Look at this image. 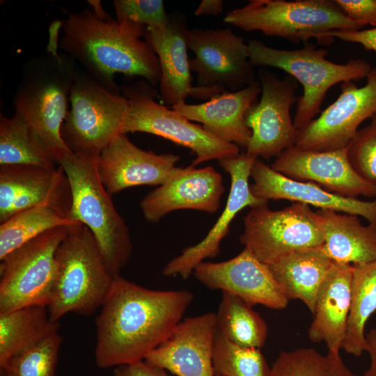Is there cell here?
Returning <instances> with one entry per match:
<instances>
[{
    "instance_id": "1",
    "label": "cell",
    "mask_w": 376,
    "mask_h": 376,
    "mask_svg": "<svg viewBox=\"0 0 376 376\" xmlns=\"http://www.w3.org/2000/svg\"><path fill=\"white\" fill-rule=\"evenodd\" d=\"M193 299L194 295L186 290H151L115 276L95 319L97 366L144 360L181 321Z\"/></svg>"
},
{
    "instance_id": "2",
    "label": "cell",
    "mask_w": 376,
    "mask_h": 376,
    "mask_svg": "<svg viewBox=\"0 0 376 376\" xmlns=\"http://www.w3.org/2000/svg\"><path fill=\"white\" fill-rule=\"evenodd\" d=\"M146 29L84 10L68 14L63 24L60 47L112 92L119 93L113 81L116 73L142 77L155 87L160 80V65L152 46L141 39Z\"/></svg>"
},
{
    "instance_id": "3",
    "label": "cell",
    "mask_w": 376,
    "mask_h": 376,
    "mask_svg": "<svg viewBox=\"0 0 376 376\" xmlns=\"http://www.w3.org/2000/svg\"><path fill=\"white\" fill-rule=\"evenodd\" d=\"M68 54H51L31 60L13 98L15 113L23 118L58 164L72 153L61 136L77 73Z\"/></svg>"
},
{
    "instance_id": "4",
    "label": "cell",
    "mask_w": 376,
    "mask_h": 376,
    "mask_svg": "<svg viewBox=\"0 0 376 376\" xmlns=\"http://www.w3.org/2000/svg\"><path fill=\"white\" fill-rule=\"evenodd\" d=\"M56 258V280L47 306L51 320L58 322L69 313H94L107 299L115 276L88 228L81 223L70 226Z\"/></svg>"
},
{
    "instance_id": "5",
    "label": "cell",
    "mask_w": 376,
    "mask_h": 376,
    "mask_svg": "<svg viewBox=\"0 0 376 376\" xmlns=\"http://www.w3.org/2000/svg\"><path fill=\"white\" fill-rule=\"evenodd\" d=\"M224 21L245 31H260L295 43L315 39L321 45L333 42L334 31L363 27L350 19L335 0H251L228 12Z\"/></svg>"
},
{
    "instance_id": "6",
    "label": "cell",
    "mask_w": 376,
    "mask_h": 376,
    "mask_svg": "<svg viewBox=\"0 0 376 376\" xmlns=\"http://www.w3.org/2000/svg\"><path fill=\"white\" fill-rule=\"evenodd\" d=\"M58 165L71 187L70 219L88 228L110 272L119 275L132 255V243L124 219L100 178L95 160L71 153Z\"/></svg>"
},
{
    "instance_id": "7",
    "label": "cell",
    "mask_w": 376,
    "mask_h": 376,
    "mask_svg": "<svg viewBox=\"0 0 376 376\" xmlns=\"http://www.w3.org/2000/svg\"><path fill=\"white\" fill-rule=\"evenodd\" d=\"M253 67L270 66L286 72L303 86L293 120L297 130L306 127L320 111L327 91L334 85L366 77L371 67L360 58L338 64L326 58L327 51L309 42L295 50L279 49L258 40L248 42Z\"/></svg>"
},
{
    "instance_id": "8",
    "label": "cell",
    "mask_w": 376,
    "mask_h": 376,
    "mask_svg": "<svg viewBox=\"0 0 376 376\" xmlns=\"http://www.w3.org/2000/svg\"><path fill=\"white\" fill-rule=\"evenodd\" d=\"M70 102L61 127L62 139L72 153L95 160L122 133L129 101L90 75L77 72Z\"/></svg>"
},
{
    "instance_id": "9",
    "label": "cell",
    "mask_w": 376,
    "mask_h": 376,
    "mask_svg": "<svg viewBox=\"0 0 376 376\" xmlns=\"http://www.w3.org/2000/svg\"><path fill=\"white\" fill-rule=\"evenodd\" d=\"M129 109L122 133L155 134L190 149L196 157L194 166L210 160H221L240 153L239 146L224 141L194 124L172 108L155 100L156 91L146 80L123 86Z\"/></svg>"
},
{
    "instance_id": "10",
    "label": "cell",
    "mask_w": 376,
    "mask_h": 376,
    "mask_svg": "<svg viewBox=\"0 0 376 376\" xmlns=\"http://www.w3.org/2000/svg\"><path fill=\"white\" fill-rule=\"evenodd\" d=\"M69 228L47 230L1 260L0 313L49 305L56 276V251Z\"/></svg>"
},
{
    "instance_id": "11",
    "label": "cell",
    "mask_w": 376,
    "mask_h": 376,
    "mask_svg": "<svg viewBox=\"0 0 376 376\" xmlns=\"http://www.w3.org/2000/svg\"><path fill=\"white\" fill-rule=\"evenodd\" d=\"M240 242L260 262L270 265L290 253L321 247L322 217L308 205L293 202L272 210L267 204L251 208L244 217Z\"/></svg>"
},
{
    "instance_id": "12",
    "label": "cell",
    "mask_w": 376,
    "mask_h": 376,
    "mask_svg": "<svg viewBox=\"0 0 376 376\" xmlns=\"http://www.w3.org/2000/svg\"><path fill=\"white\" fill-rule=\"evenodd\" d=\"M188 47L195 54L189 65L198 88L235 92L257 81L248 44L230 29H189Z\"/></svg>"
},
{
    "instance_id": "13",
    "label": "cell",
    "mask_w": 376,
    "mask_h": 376,
    "mask_svg": "<svg viewBox=\"0 0 376 376\" xmlns=\"http://www.w3.org/2000/svg\"><path fill=\"white\" fill-rule=\"evenodd\" d=\"M261 98L245 116L251 136L246 153L258 158L277 157L296 142L297 129L290 109L297 101L298 84L291 76L281 79L267 70H260Z\"/></svg>"
},
{
    "instance_id": "14",
    "label": "cell",
    "mask_w": 376,
    "mask_h": 376,
    "mask_svg": "<svg viewBox=\"0 0 376 376\" xmlns=\"http://www.w3.org/2000/svg\"><path fill=\"white\" fill-rule=\"evenodd\" d=\"M366 78L360 88L353 81L342 83L336 101L297 130L295 146L318 152L347 147L361 123L376 113V67L371 68Z\"/></svg>"
},
{
    "instance_id": "15",
    "label": "cell",
    "mask_w": 376,
    "mask_h": 376,
    "mask_svg": "<svg viewBox=\"0 0 376 376\" xmlns=\"http://www.w3.org/2000/svg\"><path fill=\"white\" fill-rule=\"evenodd\" d=\"M72 191L61 166L0 165V223L22 210L47 207L70 218Z\"/></svg>"
},
{
    "instance_id": "16",
    "label": "cell",
    "mask_w": 376,
    "mask_h": 376,
    "mask_svg": "<svg viewBox=\"0 0 376 376\" xmlns=\"http://www.w3.org/2000/svg\"><path fill=\"white\" fill-rule=\"evenodd\" d=\"M257 159L244 152L219 161L230 177V188L225 207L201 242L184 249L181 254L166 265L162 271L164 276L179 275L188 279L195 267L205 259L218 256L221 242L229 233L230 224L242 210L268 204L267 201L259 199L252 194L249 183L252 166Z\"/></svg>"
},
{
    "instance_id": "17",
    "label": "cell",
    "mask_w": 376,
    "mask_h": 376,
    "mask_svg": "<svg viewBox=\"0 0 376 376\" xmlns=\"http://www.w3.org/2000/svg\"><path fill=\"white\" fill-rule=\"evenodd\" d=\"M347 147L318 152L294 146L278 156L270 166L288 178L315 183L343 197H376V182L364 179L355 171L348 158Z\"/></svg>"
},
{
    "instance_id": "18",
    "label": "cell",
    "mask_w": 376,
    "mask_h": 376,
    "mask_svg": "<svg viewBox=\"0 0 376 376\" xmlns=\"http://www.w3.org/2000/svg\"><path fill=\"white\" fill-rule=\"evenodd\" d=\"M188 32L183 15L171 14L165 24L146 26L144 33V39L152 46L159 61L161 102L171 107L185 102L188 96L208 100L224 93L191 85Z\"/></svg>"
},
{
    "instance_id": "19",
    "label": "cell",
    "mask_w": 376,
    "mask_h": 376,
    "mask_svg": "<svg viewBox=\"0 0 376 376\" xmlns=\"http://www.w3.org/2000/svg\"><path fill=\"white\" fill-rule=\"evenodd\" d=\"M194 274L206 287L234 295L252 306L261 304L279 310L285 308L289 302L269 265L246 248L228 260L201 263Z\"/></svg>"
},
{
    "instance_id": "20",
    "label": "cell",
    "mask_w": 376,
    "mask_h": 376,
    "mask_svg": "<svg viewBox=\"0 0 376 376\" xmlns=\"http://www.w3.org/2000/svg\"><path fill=\"white\" fill-rule=\"evenodd\" d=\"M180 156L157 154L135 146L125 134L117 135L95 160L100 178L112 196L139 185H161L175 173Z\"/></svg>"
},
{
    "instance_id": "21",
    "label": "cell",
    "mask_w": 376,
    "mask_h": 376,
    "mask_svg": "<svg viewBox=\"0 0 376 376\" xmlns=\"http://www.w3.org/2000/svg\"><path fill=\"white\" fill-rule=\"evenodd\" d=\"M216 331L217 314L213 312L187 318L144 360L178 376H214Z\"/></svg>"
},
{
    "instance_id": "22",
    "label": "cell",
    "mask_w": 376,
    "mask_h": 376,
    "mask_svg": "<svg viewBox=\"0 0 376 376\" xmlns=\"http://www.w3.org/2000/svg\"><path fill=\"white\" fill-rule=\"evenodd\" d=\"M224 187L221 175L212 166L180 168L171 178L147 194L140 207L148 221L158 222L167 214L190 209L217 211Z\"/></svg>"
},
{
    "instance_id": "23",
    "label": "cell",
    "mask_w": 376,
    "mask_h": 376,
    "mask_svg": "<svg viewBox=\"0 0 376 376\" xmlns=\"http://www.w3.org/2000/svg\"><path fill=\"white\" fill-rule=\"evenodd\" d=\"M250 185L252 194L259 199L288 200L338 212L361 216L368 224L376 225V198L363 201L343 197L311 182L291 179L257 159L251 168Z\"/></svg>"
},
{
    "instance_id": "24",
    "label": "cell",
    "mask_w": 376,
    "mask_h": 376,
    "mask_svg": "<svg viewBox=\"0 0 376 376\" xmlns=\"http://www.w3.org/2000/svg\"><path fill=\"white\" fill-rule=\"evenodd\" d=\"M261 93L259 81L235 92H225L197 104L185 102L173 106L177 113L203 127L217 138L246 148L251 136L245 116Z\"/></svg>"
},
{
    "instance_id": "25",
    "label": "cell",
    "mask_w": 376,
    "mask_h": 376,
    "mask_svg": "<svg viewBox=\"0 0 376 376\" xmlns=\"http://www.w3.org/2000/svg\"><path fill=\"white\" fill-rule=\"evenodd\" d=\"M353 265L334 262L318 293L308 338L324 342L328 352L340 354L352 301Z\"/></svg>"
},
{
    "instance_id": "26",
    "label": "cell",
    "mask_w": 376,
    "mask_h": 376,
    "mask_svg": "<svg viewBox=\"0 0 376 376\" xmlns=\"http://www.w3.org/2000/svg\"><path fill=\"white\" fill-rule=\"evenodd\" d=\"M317 212L324 228L320 248L331 260L357 266L376 258V225H363L354 214L328 210Z\"/></svg>"
},
{
    "instance_id": "27",
    "label": "cell",
    "mask_w": 376,
    "mask_h": 376,
    "mask_svg": "<svg viewBox=\"0 0 376 376\" xmlns=\"http://www.w3.org/2000/svg\"><path fill=\"white\" fill-rule=\"evenodd\" d=\"M333 263L319 247L290 253L269 267L287 299L302 301L313 314L318 291Z\"/></svg>"
},
{
    "instance_id": "28",
    "label": "cell",
    "mask_w": 376,
    "mask_h": 376,
    "mask_svg": "<svg viewBox=\"0 0 376 376\" xmlns=\"http://www.w3.org/2000/svg\"><path fill=\"white\" fill-rule=\"evenodd\" d=\"M45 305H31L0 313V364L58 331Z\"/></svg>"
},
{
    "instance_id": "29",
    "label": "cell",
    "mask_w": 376,
    "mask_h": 376,
    "mask_svg": "<svg viewBox=\"0 0 376 376\" xmlns=\"http://www.w3.org/2000/svg\"><path fill=\"white\" fill-rule=\"evenodd\" d=\"M375 311L376 258L353 266L351 308L341 349L355 357L366 351V324Z\"/></svg>"
},
{
    "instance_id": "30",
    "label": "cell",
    "mask_w": 376,
    "mask_h": 376,
    "mask_svg": "<svg viewBox=\"0 0 376 376\" xmlns=\"http://www.w3.org/2000/svg\"><path fill=\"white\" fill-rule=\"evenodd\" d=\"M49 152L19 115L0 116V165H31L55 168Z\"/></svg>"
},
{
    "instance_id": "31",
    "label": "cell",
    "mask_w": 376,
    "mask_h": 376,
    "mask_svg": "<svg viewBox=\"0 0 376 376\" xmlns=\"http://www.w3.org/2000/svg\"><path fill=\"white\" fill-rule=\"evenodd\" d=\"M217 314V329L233 343L245 347L260 348L268 328L252 306L241 298L222 292Z\"/></svg>"
},
{
    "instance_id": "32",
    "label": "cell",
    "mask_w": 376,
    "mask_h": 376,
    "mask_svg": "<svg viewBox=\"0 0 376 376\" xmlns=\"http://www.w3.org/2000/svg\"><path fill=\"white\" fill-rule=\"evenodd\" d=\"M79 223L47 207L19 212L1 223L0 260L47 230L61 226L70 227Z\"/></svg>"
},
{
    "instance_id": "33",
    "label": "cell",
    "mask_w": 376,
    "mask_h": 376,
    "mask_svg": "<svg viewBox=\"0 0 376 376\" xmlns=\"http://www.w3.org/2000/svg\"><path fill=\"white\" fill-rule=\"evenodd\" d=\"M269 376H358L344 363L340 354H322L313 348L281 352Z\"/></svg>"
},
{
    "instance_id": "34",
    "label": "cell",
    "mask_w": 376,
    "mask_h": 376,
    "mask_svg": "<svg viewBox=\"0 0 376 376\" xmlns=\"http://www.w3.org/2000/svg\"><path fill=\"white\" fill-rule=\"evenodd\" d=\"M212 366L216 376H269L270 371L259 348L238 345L217 329Z\"/></svg>"
},
{
    "instance_id": "35",
    "label": "cell",
    "mask_w": 376,
    "mask_h": 376,
    "mask_svg": "<svg viewBox=\"0 0 376 376\" xmlns=\"http://www.w3.org/2000/svg\"><path fill=\"white\" fill-rule=\"evenodd\" d=\"M63 338L58 331L0 364V376H54Z\"/></svg>"
},
{
    "instance_id": "36",
    "label": "cell",
    "mask_w": 376,
    "mask_h": 376,
    "mask_svg": "<svg viewBox=\"0 0 376 376\" xmlns=\"http://www.w3.org/2000/svg\"><path fill=\"white\" fill-rule=\"evenodd\" d=\"M349 160L364 179L376 182V113L370 123L359 129L347 147Z\"/></svg>"
},
{
    "instance_id": "37",
    "label": "cell",
    "mask_w": 376,
    "mask_h": 376,
    "mask_svg": "<svg viewBox=\"0 0 376 376\" xmlns=\"http://www.w3.org/2000/svg\"><path fill=\"white\" fill-rule=\"evenodd\" d=\"M113 3L118 22L130 21L155 27L169 20L162 0H116Z\"/></svg>"
},
{
    "instance_id": "38",
    "label": "cell",
    "mask_w": 376,
    "mask_h": 376,
    "mask_svg": "<svg viewBox=\"0 0 376 376\" xmlns=\"http://www.w3.org/2000/svg\"><path fill=\"white\" fill-rule=\"evenodd\" d=\"M335 1L352 21L363 26L370 24L376 28V0H335Z\"/></svg>"
},
{
    "instance_id": "39",
    "label": "cell",
    "mask_w": 376,
    "mask_h": 376,
    "mask_svg": "<svg viewBox=\"0 0 376 376\" xmlns=\"http://www.w3.org/2000/svg\"><path fill=\"white\" fill-rule=\"evenodd\" d=\"M331 38L358 43L364 49L376 52V28L366 30H337L330 33Z\"/></svg>"
},
{
    "instance_id": "40",
    "label": "cell",
    "mask_w": 376,
    "mask_h": 376,
    "mask_svg": "<svg viewBox=\"0 0 376 376\" xmlns=\"http://www.w3.org/2000/svg\"><path fill=\"white\" fill-rule=\"evenodd\" d=\"M114 376H169L164 369L153 366L145 360L116 367Z\"/></svg>"
},
{
    "instance_id": "41",
    "label": "cell",
    "mask_w": 376,
    "mask_h": 376,
    "mask_svg": "<svg viewBox=\"0 0 376 376\" xmlns=\"http://www.w3.org/2000/svg\"><path fill=\"white\" fill-rule=\"evenodd\" d=\"M366 352L370 358V364L368 369L364 373L363 376H376V328L369 330L366 334Z\"/></svg>"
},
{
    "instance_id": "42",
    "label": "cell",
    "mask_w": 376,
    "mask_h": 376,
    "mask_svg": "<svg viewBox=\"0 0 376 376\" xmlns=\"http://www.w3.org/2000/svg\"><path fill=\"white\" fill-rule=\"evenodd\" d=\"M223 8L224 2L221 0H203L195 10L194 15L217 16Z\"/></svg>"
}]
</instances>
